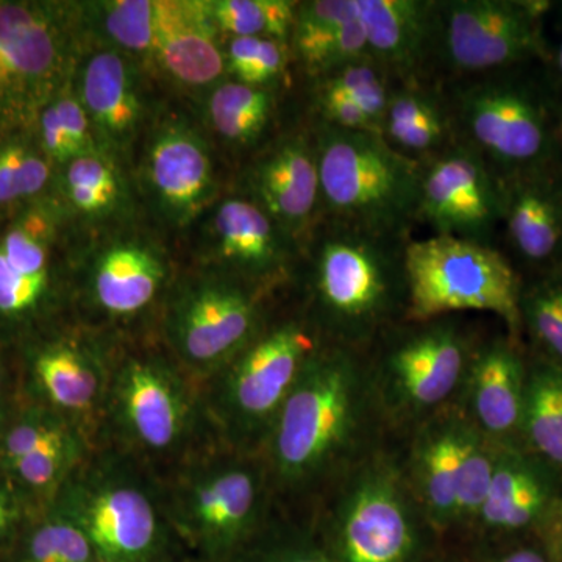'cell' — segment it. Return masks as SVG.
I'll list each match as a JSON object with an SVG mask.
<instances>
[{
	"instance_id": "obj_1",
	"label": "cell",
	"mask_w": 562,
	"mask_h": 562,
	"mask_svg": "<svg viewBox=\"0 0 562 562\" xmlns=\"http://www.w3.org/2000/svg\"><path fill=\"white\" fill-rule=\"evenodd\" d=\"M364 351L325 342L273 422L260 457L279 512L317 505L391 441Z\"/></svg>"
},
{
	"instance_id": "obj_2",
	"label": "cell",
	"mask_w": 562,
	"mask_h": 562,
	"mask_svg": "<svg viewBox=\"0 0 562 562\" xmlns=\"http://www.w3.org/2000/svg\"><path fill=\"white\" fill-rule=\"evenodd\" d=\"M408 239L322 216L306 255L299 305L325 342L366 350L406 321Z\"/></svg>"
},
{
	"instance_id": "obj_3",
	"label": "cell",
	"mask_w": 562,
	"mask_h": 562,
	"mask_svg": "<svg viewBox=\"0 0 562 562\" xmlns=\"http://www.w3.org/2000/svg\"><path fill=\"white\" fill-rule=\"evenodd\" d=\"M213 442L220 441L206 417L202 384L162 342L114 339L98 446L128 454L162 480Z\"/></svg>"
},
{
	"instance_id": "obj_4",
	"label": "cell",
	"mask_w": 562,
	"mask_h": 562,
	"mask_svg": "<svg viewBox=\"0 0 562 562\" xmlns=\"http://www.w3.org/2000/svg\"><path fill=\"white\" fill-rule=\"evenodd\" d=\"M99 562H184L160 476L110 446L92 447L54 501Z\"/></svg>"
},
{
	"instance_id": "obj_5",
	"label": "cell",
	"mask_w": 562,
	"mask_h": 562,
	"mask_svg": "<svg viewBox=\"0 0 562 562\" xmlns=\"http://www.w3.org/2000/svg\"><path fill=\"white\" fill-rule=\"evenodd\" d=\"M330 562H430L446 549L390 443L355 469L308 519Z\"/></svg>"
},
{
	"instance_id": "obj_6",
	"label": "cell",
	"mask_w": 562,
	"mask_h": 562,
	"mask_svg": "<svg viewBox=\"0 0 562 562\" xmlns=\"http://www.w3.org/2000/svg\"><path fill=\"white\" fill-rule=\"evenodd\" d=\"M161 482L173 528L195 562L232 561L276 514L260 454L221 442L210 443Z\"/></svg>"
},
{
	"instance_id": "obj_7",
	"label": "cell",
	"mask_w": 562,
	"mask_h": 562,
	"mask_svg": "<svg viewBox=\"0 0 562 562\" xmlns=\"http://www.w3.org/2000/svg\"><path fill=\"white\" fill-rule=\"evenodd\" d=\"M324 344L301 305L281 314L273 310L249 346L202 383L217 441L236 452L260 454L284 402Z\"/></svg>"
},
{
	"instance_id": "obj_8",
	"label": "cell",
	"mask_w": 562,
	"mask_h": 562,
	"mask_svg": "<svg viewBox=\"0 0 562 562\" xmlns=\"http://www.w3.org/2000/svg\"><path fill=\"white\" fill-rule=\"evenodd\" d=\"M484 333L469 314L403 321L364 351L392 438L458 403Z\"/></svg>"
},
{
	"instance_id": "obj_9",
	"label": "cell",
	"mask_w": 562,
	"mask_h": 562,
	"mask_svg": "<svg viewBox=\"0 0 562 562\" xmlns=\"http://www.w3.org/2000/svg\"><path fill=\"white\" fill-rule=\"evenodd\" d=\"M524 69L458 80L442 99L454 143L479 154L501 179L560 168L561 109Z\"/></svg>"
},
{
	"instance_id": "obj_10",
	"label": "cell",
	"mask_w": 562,
	"mask_h": 562,
	"mask_svg": "<svg viewBox=\"0 0 562 562\" xmlns=\"http://www.w3.org/2000/svg\"><path fill=\"white\" fill-rule=\"evenodd\" d=\"M322 216L383 235L408 236L419 209L422 162L382 133L319 124L314 132Z\"/></svg>"
},
{
	"instance_id": "obj_11",
	"label": "cell",
	"mask_w": 562,
	"mask_h": 562,
	"mask_svg": "<svg viewBox=\"0 0 562 562\" xmlns=\"http://www.w3.org/2000/svg\"><path fill=\"white\" fill-rule=\"evenodd\" d=\"M392 446L443 546L457 547L482 508L498 446L473 427L457 403L395 436Z\"/></svg>"
},
{
	"instance_id": "obj_12",
	"label": "cell",
	"mask_w": 562,
	"mask_h": 562,
	"mask_svg": "<svg viewBox=\"0 0 562 562\" xmlns=\"http://www.w3.org/2000/svg\"><path fill=\"white\" fill-rule=\"evenodd\" d=\"M276 294L222 269L173 281L160 341L188 375L205 383L261 331Z\"/></svg>"
},
{
	"instance_id": "obj_13",
	"label": "cell",
	"mask_w": 562,
	"mask_h": 562,
	"mask_svg": "<svg viewBox=\"0 0 562 562\" xmlns=\"http://www.w3.org/2000/svg\"><path fill=\"white\" fill-rule=\"evenodd\" d=\"M409 308L406 321L452 314H492L514 341L522 342V276L495 249L453 236L408 239L405 247Z\"/></svg>"
},
{
	"instance_id": "obj_14",
	"label": "cell",
	"mask_w": 562,
	"mask_h": 562,
	"mask_svg": "<svg viewBox=\"0 0 562 562\" xmlns=\"http://www.w3.org/2000/svg\"><path fill=\"white\" fill-rule=\"evenodd\" d=\"M541 21L528 0H432L428 63L464 80L546 60Z\"/></svg>"
},
{
	"instance_id": "obj_15",
	"label": "cell",
	"mask_w": 562,
	"mask_h": 562,
	"mask_svg": "<svg viewBox=\"0 0 562 562\" xmlns=\"http://www.w3.org/2000/svg\"><path fill=\"white\" fill-rule=\"evenodd\" d=\"M114 339L85 328L43 344L29 358V387L35 403L72 425L92 447L101 436Z\"/></svg>"
},
{
	"instance_id": "obj_16",
	"label": "cell",
	"mask_w": 562,
	"mask_h": 562,
	"mask_svg": "<svg viewBox=\"0 0 562 562\" xmlns=\"http://www.w3.org/2000/svg\"><path fill=\"white\" fill-rule=\"evenodd\" d=\"M65 68L57 16L36 3L0 2V124L27 120L49 101Z\"/></svg>"
},
{
	"instance_id": "obj_17",
	"label": "cell",
	"mask_w": 562,
	"mask_h": 562,
	"mask_svg": "<svg viewBox=\"0 0 562 562\" xmlns=\"http://www.w3.org/2000/svg\"><path fill=\"white\" fill-rule=\"evenodd\" d=\"M417 221L436 235L483 246L502 224V183L487 162L468 146L450 144L422 161Z\"/></svg>"
},
{
	"instance_id": "obj_18",
	"label": "cell",
	"mask_w": 562,
	"mask_h": 562,
	"mask_svg": "<svg viewBox=\"0 0 562 562\" xmlns=\"http://www.w3.org/2000/svg\"><path fill=\"white\" fill-rule=\"evenodd\" d=\"M560 497L562 480L552 469L520 446L498 447L482 508L457 547L536 535Z\"/></svg>"
},
{
	"instance_id": "obj_19",
	"label": "cell",
	"mask_w": 562,
	"mask_h": 562,
	"mask_svg": "<svg viewBox=\"0 0 562 562\" xmlns=\"http://www.w3.org/2000/svg\"><path fill=\"white\" fill-rule=\"evenodd\" d=\"M173 281L154 249L135 243L106 247L91 262L83 280V308L95 322L125 328L165 306Z\"/></svg>"
},
{
	"instance_id": "obj_20",
	"label": "cell",
	"mask_w": 562,
	"mask_h": 562,
	"mask_svg": "<svg viewBox=\"0 0 562 562\" xmlns=\"http://www.w3.org/2000/svg\"><path fill=\"white\" fill-rule=\"evenodd\" d=\"M528 358L508 333L486 335L473 355L457 405L494 446H519Z\"/></svg>"
},
{
	"instance_id": "obj_21",
	"label": "cell",
	"mask_w": 562,
	"mask_h": 562,
	"mask_svg": "<svg viewBox=\"0 0 562 562\" xmlns=\"http://www.w3.org/2000/svg\"><path fill=\"white\" fill-rule=\"evenodd\" d=\"M213 233L222 271L279 291L295 276L294 238L251 199H228L214 214Z\"/></svg>"
},
{
	"instance_id": "obj_22",
	"label": "cell",
	"mask_w": 562,
	"mask_h": 562,
	"mask_svg": "<svg viewBox=\"0 0 562 562\" xmlns=\"http://www.w3.org/2000/svg\"><path fill=\"white\" fill-rule=\"evenodd\" d=\"M502 224L531 277L562 266L561 168L503 177Z\"/></svg>"
},
{
	"instance_id": "obj_23",
	"label": "cell",
	"mask_w": 562,
	"mask_h": 562,
	"mask_svg": "<svg viewBox=\"0 0 562 562\" xmlns=\"http://www.w3.org/2000/svg\"><path fill=\"white\" fill-rule=\"evenodd\" d=\"M249 184L251 201L292 238L308 232L321 203L314 138L295 135L280 139L255 162Z\"/></svg>"
},
{
	"instance_id": "obj_24",
	"label": "cell",
	"mask_w": 562,
	"mask_h": 562,
	"mask_svg": "<svg viewBox=\"0 0 562 562\" xmlns=\"http://www.w3.org/2000/svg\"><path fill=\"white\" fill-rule=\"evenodd\" d=\"M144 169L155 201L173 222L191 221L213 195L209 149L187 125L169 124L154 136Z\"/></svg>"
},
{
	"instance_id": "obj_25",
	"label": "cell",
	"mask_w": 562,
	"mask_h": 562,
	"mask_svg": "<svg viewBox=\"0 0 562 562\" xmlns=\"http://www.w3.org/2000/svg\"><path fill=\"white\" fill-rule=\"evenodd\" d=\"M432 0H357L369 57L401 85H420L428 63Z\"/></svg>"
},
{
	"instance_id": "obj_26",
	"label": "cell",
	"mask_w": 562,
	"mask_h": 562,
	"mask_svg": "<svg viewBox=\"0 0 562 562\" xmlns=\"http://www.w3.org/2000/svg\"><path fill=\"white\" fill-rule=\"evenodd\" d=\"M216 32L206 2H154V55L181 83L206 85L220 79L225 55Z\"/></svg>"
},
{
	"instance_id": "obj_27",
	"label": "cell",
	"mask_w": 562,
	"mask_h": 562,
	"mask_svg": "<svg viewBox=\"0 0 562 562\" xmlns=\"http://www.w3.org/2000/svg\"><path fill=\"white\" fill-rule=\"evenodd\" d=\"M80 102L103 139L124 144L140 120L131 68L116 52H99L83 69Z\"/></svg>"
},
{
	"instance_id": "obj_28",
	"label": "cell",
	"mask_w": 562,
	"mask_h": 562,
	"mask_svg": "<svg viewBox=\"0 0 562 562\" xmlns=\"http://www.w3.org/2000/svg\"><path fill=\"white\" fill-rule=\"evenodd\" d=\"M519 446L562 480V369L528 353Z\"/></svg>"
},
{
	"instance_id": "obj_29",
	"label": "cell",
	"mask_w": 562,
	"mask_h": 562,
	"mask_svg": "<svg viewBox=\"0 0 562 562\" xmlns=\"http://www.w3.org/2000/svg\"><path fill=\"white\" fill-rule=\"evenodd\" d=\"M9 562H99L90 539L54 502L22 528Z\"/></svg>"
},
{
	"instance_id": "obj_30",
	"label": "cell",
	"mask_w": 562,
	"mask_h": 562,
	"mask_svg": "<svg viewBox=\"0 0 562 562\" xmlns=\"http://www.w3.org/2000/svg\"><path fill=\"white\" fill-rule=\"evenodd\" d=\"M519 312L528 353L562 369V266L522 280Z\"/></svg>"
},
{
	"instance_id": "obj_31",
	"label": "cell",
	"mask_w": 562,
	"mask_h": 562,
	"mask_svg": "<svg viewBox=\"0 0 562 562\" xmlns=\"http://www.w3.org/2000/svg\"><path fill=\"white\" fill-rule=\"evenodd\" d=\"M273 106L276 102L271 88L227 81L220 85L211 95L210 120L225 139L250 144L260 138L268 127Z\"/></svg>"
},
{
	"instance_id": "obj_32",
	"label": "cell",
	"mask_w": 562,
	"mask_h": 562,
	"mask_svg": "<svg viewBox=\"0 0 562 562\" xmlns=\"http://www.w3.org/2000/svg\"><path fill=\"white\" fill-rule=\"evenodd\" d=\"M209 3L217 32L233 38H266L286 44L291 38L297 2L290 0H216Z\"/></svg>"
},
{
	"instance_id": "obj_33",
	"label": "cell",
	"mask_w": 562,
	"mask_h": 562,
	"mask_svg": "<svg viewBox=\"0 0 562 562\" xmlns=\"http://www.w3.org/2000/svg\"><path fill=\"white\" fill-rule=\"evenodd\" d=\"M357 0H312L299 3L291 43L306 72L317 76L322 58L336 33L357 20Z\"/></svg>"
},
{
	"instance_id": "obj_34",
	"label": "cell",
	"mask_w": 562,
	"mask_h": 562,
	"mask_svg": "<svg viewBox=\"0 0 562 562\" xmlns=\"http://www.w3.org/2000/svg\"><path fill=\"white\" fill-rule=\"evenodd\" d=\"M228 562H330L308 520L276 509L260 535Z\"/></svg>"
},
{
	"instance_id": "obj_35",
	"label": "cell",
	"mask_w": 562,
	"mask_h": 562,
	"mask_svg": "<svg viewBox=\"0 0 562 562\" xmlns=\"http://www.w3.org/2000/svg\"><path fill=\"white\" fill-rule=\"evenodd\" d=\"M66 191L70 203L88 216L109 213L121 194L111 162L95 150L68 162Z\"/></svg>"
},
{
	"instance_id": "obj_36",
	"label": "cell",
	"mask_w": 562,
	"mask_h": 562,
	"mask_svg": "<svg viewBox=\"0 0 562 562\" xmlns=\"http://www.w3.org/2000/svg\"><path fill=\"white\" fill-rule=\"evenodd\" d=\"M319 79V88L339 92L357 102L382 133L392 88L387 81L390 76L375 61L364 58L350 63Z\"/></svg>"
},
{
	"instance_id": "obj_37",
	"label": "cell",
	"mask_w": 562,
	"mask_h": 562,
	"mask_svg": "<svg viewBox=\"0 0 562 562\" xmlns=\"http://www.w3.org/2000/svg\"><path fill=\"white\" fill-rule=\"evenodd\" d=\"M286 66L284 43L266 38H232L225 68L239 83L269 88Z\"/></svg>"
},
{
	"instance_id": "obj_38",
	"label": "cell",
	"mask_w": 562,
	"mask_h": 562,
	"mask_svg": "<svg viewBox=\"0 0 562 562\" xmlns=\"http://www.w3.org/2000/svg\"><path fill=\"white\" fill-rule=\"evenodd\" d=\"M103 32L133 54L154 55V2L113 0L99 3Z\"/></svg>"
},
{
	"instance_id": "obj_39",
	"label": "cell",
	"mask_w": 562,
	"mask_h": 562,
	"mask_svg": "<svg viewBox=\"0 0 562 562\" xmlns=\"http://www.w3.org/2000/svg\"><path fill=\"white\" fill-rule=\"evenodd\" d=\"M49 294L50 280L35 279L18 271L0 250V316L14 321L32 316Z\"/></svg>"
},
{
	"instance_id": "obj_40",
	"label": "cell",
	"mask_w": 562,
	"mask_h": 562,
	"mask_svg": "<svg viewBox=\"0 0 562 562\" xmlns=\"http://www.w3.org/2000/svg\"><path fill=\"white\" fill-rule=\"evenodd\" d=\"M452 550L458 562H552L536 535L503 541L468 542Z\"/></svg>"
},
{
	"instance_id": "obj_41",
	"label": "cell",
	"mask_w": 562,
	"mask_h": 562,
	"mask_svg": "<svg viewBox=\"0 0 562 562\" xmlns=\"http://www.w3.org/2000/svg\"><path fill=\"white\" fill-rule=\"evenodd\" d=\"M0 250L18 271L35 279L50 280L46 246L29 225L11 228L0 244Z\"/></svg>"
},
{
	"instance_id": "obj_42",
	"label": "cell",
	"mask_w": 562,
	"mask_h": 562,
	"mask_svg": "<svg viewBox=\"0 0 562 562\" xmlns=\"http://www.w3.org/2000/svg\"><path fill=\"white\" fill-rule=\"evenodd\" d=\"M38 513L0 471V552H10L22 528Z\"/></svg>"
},
{
	"instance_id": "obj_43",
	"label": "cell",
	"mask_w": 562,
	"mask_h": 562,
	"mask_svg": "<svg viewBox=\"0 0 562 562\" xmlns=\"http://www.w3.org/2000/svg\"><path fill=\"white\" fill-rule=\"evenodd\" d=\"M317 106H319L322 124L346 128V131L380 133L371 117L366 114V111L357 102L339 94V92L319 88V92H317Z\"/></svg>"
},
{
	"instance_id": "obj_44",
	"label": "cell",
	"mask_w": 562,
	"mask_h": 562,
	"mask_svg": "<svg viewBox=\"0 0 562 562\" xmlns=\"http://www.w3.org/2000/svg\"><path fill=\"white\" fill-rule=\"evenodd\" d=\"M52 103H54L55 110H57L58 116H60L63 127L68 133L72 149L76 151V158L94 151V147H92L91 122L88 120L87 111H85L79 99L65 94L55 99Z\"/></svg>"
},
{
	"instance_id": "obj_45",
	"label": "cell",
	"mask_w": 562,
	"mask_h": 562,
	"mask_svg": "<svg viewBox=\"0 0 562 562\" xmlns=\"http://www.w3.org/2000/svg\"><path fill=\"white\" fill-rule=\"evenodd\" d=\"M41 138H43L44 149L54 160L69 162L76 158V151L72 149L68 133L63 127L60 116L55 110L54 103L46 105L41 111Z\"/></svg>"
},
{
	"instance_id": "obj_46",
	"label": "cell",
	"mask_w": 562,
	"mask_h": 562,
	"mask_svg": "<svg viewBox=\"0 0 562 562\" xmlns=\"http://www.w3.org/2000/svg\"><path fill=\"white\" fill-rule=\"evenodd\" d=\"M27 149L21 144H9L0 150V203L20 199V173Z\"/></svg>"
},
{
	"instance_id": "obj_47",
	"label": "cell",
	"mask_w": 562,
	"mask_h": 562,
	"mask_svg": "<svg viewBox=\"0 0 562 562\" xmlns=\"http://www.w3.org/2000/svg\"><path fill=\"white\" fill-rule=\"evenodd\" d=\"M552 562H562V497L558 498L536 531Z\"/></svg>"
},
{
	"instance_id": "obj_48",
	"label": "cell",
	"mask_w": 562,
	"mask_h": 562,
	"mask_svg": "<svg viewBox=\"0 0 562 562\" xmlns=\"http://www.w3.org/2000/svg\"><path fill=\"white\" fill-rule=\"evenodd\" d=\"M47 180H49V165L46 160L32 151H25L20 173V199L38 194L46 187Z\"/></svg>"
},
{
	"instance_id": "obj_49",
	"label": "cell",
	"mask_w": 562,
	"mask_h": 562,
	"mask_svg": "<svg viewBox=\"0 0 562 562\" xmlns=\"http://www.w3.org/2000/svg\"><path fill=\"white\" fill-rule=\"evenodd\" d=\"M430 562H458L457 561V554H454L452 549H443L441 553L438 554V557L435 558V560H431Z\"/></svg>"
},
{
	"instance_id": "obj_50",
	"label": "cell",
	"mask_w": 562,
	"mask_h": 562,
	"mask_svg": "<svg viewBox=\"0 0 562 562\" xmlns=\"http://www.w3.org/2000/svg\"><path fill=\"white\" fill-rule=\"evenodd\" d=\"M554 69H557L558 80L562 83V41L558 47L557 57H554Z\"/></svg>"
},
{
	"instance_id": "obj_51",
	"label": "cell",
	"mask_w": 562,
	"mask_h": 562,
	"mask_svg": "<svg viewBox=\"0 0 562 562\" xmlns=\"http://www.w3.org/2000/svg\"><path fill=\"white\" fill-rule=\"evenodd\" d=\"M5 375H3L2 369H0V405H2L3 395H5ZM0 416H2V408H0Z\"/></svg>"
},
{
	"instance_id": "obj_52",
	"label": "cell",
	"mask_w": 562,
	"mask_h": 562,
	"mask_svg": "<svg viewBox=\"0 0 562 562\" xmlns=\"http://www.w3.org/2000/svg\"><path fill=\"white\" fill-rule=\"evenodd\" d=\"M557 138H558V146H560V151H561V157H562V110L560 113V120H558Z\"/></svg>"
}]
</instances>
